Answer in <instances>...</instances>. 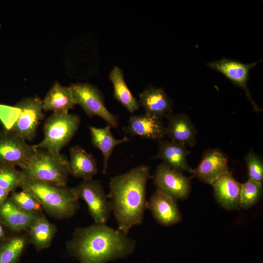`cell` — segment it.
<instances>
[{"mask_svg":"<svg viewBox=\"0 0 263 263\" xmlns=\"http://www.w3.org/2000/svg\"><path fill=\"white\" fill-rule=\"evenodd\" d=\"M150 178V167L141 165L111 178L108 195L117 229L128 234L141 225L147 209L146 187Z\"/></svg>","mask_w":263,"mask_h":263,"instance_id":"1","label":"cell"},{"mask_svg":"<svg viewBox=\"0 0 263 263\" xmlns=\"http://www.w3.org/2000/svg\"><path fill=\"white\" fill-rule=\"evenodd\" d=\"M136 241L106 224L94 223L75 229L67 247L80 263H107L132 254Z\"/></svg>","mask_w":263,"mask_h":263,"instance_id":"2","label":"cell"},{"mask_svg":"<svg viewBox=\"0 0 263 263\" xmlns=\"http://www.w3.org/2000/svg\"><path fill=\"white\" fill-rule=\"evenodd\" d=\"M20 188L29 191L49 214L56 218L73 217L79 208L74 188L59 186L25 177Z\"/></svg>","mask_w":263,"mask_h":263,"instance_id":"3","label":"cell"},{"mask_svg":"<svg viewBox=\"0 0 263 263\" xmlns=\"http://www.w3.org/2000/svg\"><path fill=\"white\" fill-rule=\"evenodd\" d=\"M20 169L27 178L59 186H66L70 174L65 156L39 149Z\"/></svg>","mask_w":263,"mask_h":263,"instance_id":"4","label":"cell"},{"mask_svg":"<svg viewBox=\"0 0 263 263\" xmlns=\"http://www.w3.org/2000/svg\"><path fill=\"white\" fill-rule=\"evenodd\" d=\"M80 123V118L77 114L53 113L44 122L43 139L33 147L60 153L77 132Z\"/></svg>","mask_w":263,"mask_h":263,"instance_id":"5","label":"cell"},{"mask_svg":"<svg viewBox=\"0 0 263 263\" xmlns=\"http://www.w3.org/2000/svg\"><path fill=\"white\" fill-rule=\"evenodd\" d=\"M43 111L42 100L37 97H25L13 107V114L16 119L6 130L25 141H31L43 118Z\"/></svg>","mask_w":263,"mask_h":263,"instance_id":"6","label":"cell"},{"mask_svg":"<svg viewBox=\"0 0 263 263\" xmlns=\"http://www.w3.org/2000/svg\"><path fill=\"white\" fill-rule=\"evenodd\" d=\"M70 86L76 104L89 117L97 116L111 128L118 127V117L107 109L104 95L97 87L88 82L76 83Z\"/></svg>","mask_w":263,"mask_h":263,"instance_id":"7","label":"cell"},{"mask_svg":"<svg viewBox=\"0 0 263 263\" xmlns=\"http://www.w3.org/2000/svg\"><path fill=\"white\" fill-rule=\"evenodd\" d=\"M78 199L85 201L94 223L106 224L112 212L108 195L100 181L83 180L74 188Z\"/></svg>","mask_w":263,"mask_h":263,"instance_id":"8","label":"cell"},{"mask_svg":"<svg viewBox=\"0 0 263 263\" xmlns=\"http://www.w3.org/2000/svg\"><path fill=\"white\" fill-rule=\"evenodd\" d=\"M36 150L33 145L6 129L0 131V166H18L21 168Z\"/></svg>","mask_w":263,"mask_h":263,"instance_id":"9","label":"cell"},{"mask_svg":"<svg viewBox=\"0 0 263 263\" xmlns=\"http://www.w3.org/2000/svg\"><path fill=\"white\" fill-rule=\"evenodd\" d=\"M261 61V60L251 63H243L235 60L223 58L221 59L209 62L207 65L217 71L228 78L234 85L242 89L247 99L252 105L256 112L262 109L254 101L247 86L250 70Z\"/></svg>","mask_w":263,"mask_h":263,"instance_id":"10","label":"cell"},{"mask_svg":"<svg viewBox=\"0 0 263 263\" xmlns=\"http://www.w3.org/2000/svg\"><path fill=\"white\" fill-rule=\"evenodd\" d=\"M153 180L156 190L176 200L185 199L189 194V179L182 172L169 168L163 162L156 168Z\"/></svg>","mask_w":263,"mask_h":263,"instance_id":"11","label":"cell"},{"mask_svg":"<svg viewBox=\"0 0 263 263\" xmlns=\"http://www.w3.org/2000/svg\"><path fill=\"white\" fill-rule=\"evenodd\" d=\"M228 171V158L225 154L218 149H210L204 153L200 163L191 173L202 182L211 185Z\"/></svg>","mask_w":263,"mask_h":263,"instance_id":"12","label":"cell"},{"mask_svg":"<svg viewBox=\"0 0 263 263\" xmlns=\"http://www.w3.org/2000/svg\"><path fill=\"white\" fill-rule=\"evenodd\" d=\"M177 200L163 192L156 190L147 202V209L160 225L168 226L181 220Z\"/></svg>","mask_w":263,"mask_h":263,"instance_id":"13","label":"cell"},{"mask_svg":"<svg viewBox=\"0 0 263 263\" xmlns=\"http://www.w3.org/2000/svg\"><path fill=\"white\" fill-rule=\"evenodd\" d=\"M122 129L132 136L151 140L160 141L166 136V127L161 119L145 113L131 115Z\"/></svg>","mask_w":263,"mask_h":263,"instance_id":"14","label":"cell"},{"mask_svg":"<svg viewBox=\"0 0 263 263\" xmlns=\"http://www.w3.org/2000/svg\"><path fill=\"white\" fill-rule=\"evenodd\" d=\"M138 98L140 106L147 114L161 119L172 114V100L160 88L150 85L139 94Z\"/></svg>","mask_w":263,"mask_h":263,"instance_id":"15","label":"cell"},{"mask_svg":"<svg viewBox=\"0 0 263 263\" xmlns=\"http://www.w3.org/2000/svg\"><path fill=\"white\" fill-rule=\"evenodd\" d=\"M241 184L228 171L219 177L211 185L218 203L225 208L234 210L241 207Z\"/></svg>","mask_w":263,"mask_h":263,"instance_id":"16","label":"cell"},{"mask_svg":"<svg viewBox=\"0 0 263 263\" xmlns=\"http://www.w3.org/2000/svg\"><path fill=\"white\" fill-rule=\"evenodd\" d=\"M187 147L184 144L162 139L159 141L158 152L153 158L162 160L163 163L173 169L191 173L193 169L187 160L190 151Z\"/></svg>","mask_w":263,"mask_h":263,"instance_id":"17","label":"cell"},{"mask_svg":"<svg viewBox=\"0 0 263 263\" xmlns=\"http://www.w3.org/2000/svg\"><path fill=\"white\" fill-rule=\"evenodd\" d=\"M166 135L171 140L193 147L196 143L197 130L186 114H171L168 118Z\"/></svg>","mask_w":263,"mask_h":263,"instance_id":"18","label":"cell"},{"mask_svg":"<svg viewBox=\"0 0 263 263\" xmlns=\"http://www.w3.org/2000/svg\"><path fill=\"white\" fill-rule=\"evenodd\" d=\"M69 174L83 180L93 178L98 173L97 161L94 155L81 146H74L69 150Z\"/></svg>","mask_w":263,"mask_h":263,"instance_id":"19","label":"cell"},{"mask_svg":"<svg viewBox=\"0 0 263 263\" xmlns=\"http://www.w3.org/2000/svg\"><path fill=\"white\" fill-rule=\"evenodd\" d=\"M42 213L25 211L10 199L6 200L0 207V220L6 226L16 231L29 230Z\"/></svg>","mask_w":263,"mask_h":263,"instance_id":"20","label":"cell"},{"mask_svg":"<svg viewBox=\"0 0 263 263\" xmlns=\"http://www.w3.org/2000/svg\"><path fill=\"white\" fill-rule=\"evenodd\" d=\"M71 86H64L56 82L42 100L44 111L66 113L76 105Z\"/></svg>","mask_w":263,"mask_h":263,"instance_id":"21","label":"cell"},{"mask_svg":"<svg viewBox=\"0 0 263 263\" xmlns=\"http://www.w3.org/2000/svg\"><path fill=\"white\" fill-rule=\"evenodd\" d=\"M111 128L109 125L103 128L94 126L89 128L92 144L101 152L103 157V174L106 172L110 157L114 148L120 144L130 141L126 136L121 139L115 138Z\"/></svg>","mask_w":263,"mask_h":263,"instance_id":"22","label":"cell"},{"mask_svg":"<svg viewBox=\"0 0 263 263\" xmlns=\"http://www.w3.org/2000/svg\"><path fill=\"white\" fill-rule=\"evenodd\" d=\"M109 78L113 85L114 98L129 113L137 111L140 107L138 100L129 88L122 70L118 66H114L110 72Z\"/></svg>","mask_w":263,"mask_h":263,"instance_id":"23","label":"cell"},{"mask_svg":"<svg viewBox=\"0 0 263 263\" xmlns=\"http://www.w3.org/2000/svg\"><path fill=\"white\" fill-rule=\"evenodd\" d=\"M28 230L31 242L37 250H39L50 245L56 228L41 214Z\"/></svg>","mask_w":263,"mask_h":263,"instance_id":"24","label":"cell"},{"mask_svg":"<svg viewBox=\"0 0 263 263\" xmlns=\"http://www.w3.org/2000/svg\"><path fill=\"white\" fill-rule=\"evenodd\" d=\"M24 236L13 237L0 245V263H17L27 243Z\"/></svg>","mask_w":263,"mask_h":263,"instance_id":"25","label":"cell"},{"mask_svg":"<svg viewBox=\"0 0 263 263\" xmlns=\"http://www.w3.org/2000/svg\"><path fill=\"white\" fill-rule=\"evenodd\" d=\"M263 191L262 184L250 179L241 184L240 207L248 208L260 199Z\"/></svg>","mask_w":263,"mask_h":263,"instance_id":"26","label":"cell"},{"mask_svg":"<svg viewBox=\"0 0 263 263\" xmlns=\"http://www.w3.org/2000/svg\"><path fill=\"white\" fill-rule=\"evenodd\" d=\"M24 178L22 171L16 167L0 166V187L9 192L20 187Z\"/></svg>","mask_w":263,"mask_h":263,"instance_id":"27","label":"cell"},{"mask_svg":"<svg viewBox=\"0 0 263 263\" xmlns=\"http://www.w3.org/2000/svg\"><path fill=\"white\" fill-rule=\"evenodd\" d=\"M20 209L31 213H41L43 208L37 198L30 192L22 189L13 191L10 199Z\"/></svg>","mask_w":263,"mask_h":263,"instance_id":"28","label":"cell"},{"mask_svg":"<svg viewBox=\"0 0 263 263\" xmlns=\"http://www.w3.org/2000/svg\"><path fill=\"white\" fill-rule=\"evenodd\" d=\"M248 175L251 180L263 183V163L261 158L255 152L249 151L245 156Z\"/></svg>","mask_w":263,"mask_h":263,"instance_id":"29","label":"cell"},{"mask_svg":"<svg viewBox=\"0 0 263 263\" xmlns=\"http://www.w3.org/2000/svg\"><path fill=\"white\" fill-rule=\"evenodd\" d=\"M9 192L0 187V207L7 200Z\"/></svg>","mask_w":263,"mask_h":263,"instance_id":"30","label":"cell"},{"mask_svg":"<svg viewBox=\"0 0 263 263\" xmlns=\"http://www.w3.org/2000/svg\"><path fill=\"white\" fill-rule=\"evenodd\" d=\"M4 235L5 232L4 231V229L1 225L0 224V240L4 237Z\"/></svg>","mask_w":263,"mask_h":263,"instance_id":"31","label":"cell"}]
</instances>
